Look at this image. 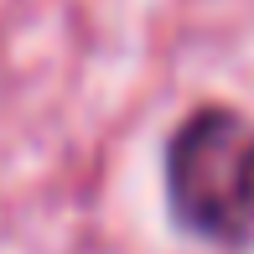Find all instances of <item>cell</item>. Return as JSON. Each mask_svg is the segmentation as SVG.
Listing matches in <instances>:
<instances>
[{
	"instance_id": "6da1fadb",
	"label": "cell",
	"mask_w": 254,
	"mask_h": 254,
	"mask_svg": "<svg viewBox=\"0 0 254 254\" xmlns=\"http://www.w3.org/2000/svg\"><path fill=\"white\" fill-rule=\"evenodd\" d=\"M166 213L187 239L254 249V120L228 104H197L161 151Z\"/></svg>"
}]
</instances>
